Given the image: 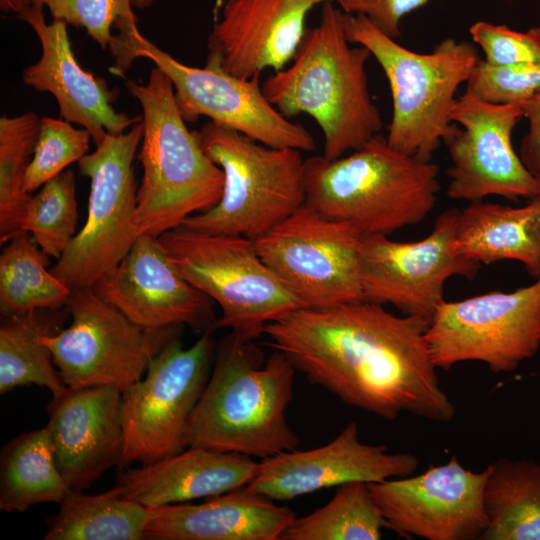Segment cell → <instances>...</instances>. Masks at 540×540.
I'll return each mask as SVG.
<instances>
[{
    "label": "cell",
    "instance_id": "obj_1",
    "mask_svg": "<svg viewBox=\"0 0 540 540\" xmlns=\"http://www.w3.org/2000/svg\"><path fill=\"white\" fill-rule=\"evenodd\" d=\"M428 324L359 300L298 308L269 323L263 335L296 371L347 405L387 420L405 412L446 423L456 407L440 386Z\"/></svg>",
    "mask_w": 540,
    "mask_h": 540
},
{
    "label": "cell",
    "instance_id": "obj_2",
    "mask_svg": "<svg viewBox=\"0 0 540 540\" xmlns=\"http://www.w3.org/2000/svg\"><path fill=\"white\" fill-rule=\"evenodd\" d=\"M295 368L279 351L265 360L254 340L231 332L217 345L211 373L190 415L186 447L267 458L297 449L286 410Z\"/></svg>",
    "mask_w": 540,
    "mask_h": 540
},
{
    "label": "cell",
    "instance_id": "obj_3",
    "mask_svg": "<svg viewBox=\"0 0 540 540\" xmlns=\"http://www.w3.org/2000/svg\"><path fill=\"white\" fill-rule=\"evenodd\" d=\"M344 12L322 3L318 25L306 29L291 64L261 84L268 101L285 117H312L324 136L323 156L335 159L362 147L383 127L368 85L370 52L352 46Z\"/></svg>",
    "mask_w": 540,
    "mask_h": 540
},
{
    "label": "cell",
    "instance_id": "obj_4",
    "mask_svg": "<svg viewBox=\"0 0 540 540\" xmlns=\"http://www.w3.org/2000/svg\"><path fill=\"white\" fill-rule=\"evenodd\" d=\"M306 202L361 235H385L423 221L440 191L439 167L393 148L377 134L335 159L304 161Z\"/></svg>",
    "mask_w": 540,
    "mask_h": 540
},
{
    "label": "cell",
    "instance_id": "obj_5",
    "mask_svg": "<svg viewBox=\"0 0 540 540\" xmlns=\"http://www.w3.org/2000/svg\"><path fill=\"white\" fill-rule=\"evenodd\" d=\"M127 88L143 111L136 223L140 234L159 237L216 206L224 174L188 130L173 84L162 70L155 66L145 83L128 81Z\"/></svg>",
    "mask_w": 540,
    "mask_h": 540
},
{
    "label": "cell",
    "instance_id": "obj_6",
    "mask_svg": "<svg viewBox=\"0 0 540 540\" xmlns=\"http://www.w3.org/2000/svg\"><path fill=\"white\" fill-rule=\"evenodd\" d=\"M352 44L365 47L388 80L393 103L387 141L395 149L431 160L458 130L451 118L459 87L480 59L468 41L445 38L428 53L410 50L382 32L366 16L344 13Z\"/></svg>",
    "mask_w": 540,
    "mask_h": 540
},
{
    "label": "cell",
    "instance_id": "obj_7",
    "mask_svg": "<svg viewBox=\"0 0 540 540\" xmlns=\"http://www.w3.org/2000/svg\"><path fill=\"white\" fill-rule=\"evenodd\" d=\"M194 133L204 153L222 169L224 188L216 206L181 226L256 240L306 202L301 151L265 145L213 121Z\"/></svg>",
    "mask_w": 540,
    "mask_h": 540
},
{
    "label": "cell",
    "instance_id": "obj_8",
    "mask_svg": "<svg viewBox=\"0 0 540 540\" xmlns=\"http://www.w3.org/2000/svg\"><path fill=\"white\" fill-rule=\"evenodd\" d=\"M159 240L179 273L221 308L214 330L255 340L269 323L302 308L250 238L179 226Z\"/></svg>",
    "mask_w": 540,
    "mask_h": 540
},
{
    "label": "cell",
    "instance_id": "obj_9",
    "mask_svg": "<svg viewBox=\"0 0 540 540\" xmlns=\"http://www.w3.org/2000/svg\"><path fill=\"white\" fill-rule=\"evenodd\" d=\"M142 136L141 120L128 132L107 134L78 161L81 173L90 178L87 219L51 269L71 290L91 288L141 235L133 160Z\"/></svg>",
    "mask_w": 540,
    "mask_h": 540
},
{
    "label": "cell",
    "instance_id": "obj_10",
    "mask_svg": "<svg viewBox=\"0 0 540 540\" xmlns=\"http://www.w3.org/2000/svg\"><path fill=\"white\" fill-rule=\"evenodd\" d=\"M207 329L189 348L173 337L144 378L122 394V463H152L186 448L184 433L211 373L216 343Z\"/></svg>",
    "mask_w": 540,
    "mask_h": 540
},
{
    "label": "cell",
    "instance_id": "obj_11",
    "mask_svg": "<svg viewBox=\"0 0 540 540\" xmlns=\"http://www.w3.org/2000/svg\"><path fill=\"white\" fill-rule=\"evenodd\" d=\"M426 340L437 369L479 361L494 373L516 370L540 348V280L510 292L443 300Z\"/></svg>",
    "mask_w": 540,
    "mask_h": 540
},
{
    "label": "cell",
    "instance_id": "obj_12",
    "mask_svg": "<svg viewBox=\"0 0 540 540\" xmlns=\"http://www.w3.org/2000/svg\"><path fill=\"white\" fill-rule=\"evenodd\" d=\"M66 307L70 326L43 335L42 341L71 388L110 386L126 391L179 328L144 330L92 288L72 290Z\"/></svg>",
    "mask_w": 540,
    "mask_h": 540
},
{
    "label": "cell",
    "instance_id": "obj_13",
    "mask_svg": "<svg viewBox=\"0 0 540 540\" xmlns=\"http://www.w3.org/2000/svg\"><path fill=\"white\" fill-rule=\"evenodd\" d=\"M352 225L321 214L307 202L254 240L262 260L305 308L363 300L359 249Z\"/></svg>",
    "mask_w": 540,
    "mask_h": 540
},
{
    "label": "cell",
    "instance_id": "obj_14",
    "mask_svg": "<svg viewBox=\"0 0 540 540\" xmlns=\"http://www.w3.org/2000/svg\"><path fill=\"white\" fill-rule=\"evenodd\" d=\"M126 52L129 64L136 58H147L170 78L185 122L205 116L271 147L301 152L315 149L311 133L268 101L262 91L260 75L242 79L207 66L185 65L154 45L139 30L131 36Z\"/></svg>",
    "mask_w": 540,
    "mask_h": 540
},
{
    "label": "cell",
    "instance_id": "obj_15",
    "mask_svg": "<svg viewBox=\"0 0 540 540\" xmlns=\"http://www.w3.org/2000/svg\"><path fill=\"white\" fill-rule=\"evenodd\" d=\"M459 213L456 208L443 211L432 231L413 242L362 235L359 271L363 300L390 304L404 315L429 322L444 300L445 283L454 276L472 279L480 268L479 263L455 250Z\"/></svg>",
    "mask_w": 540,
    "mask_h": 540
},
{
    "label": "cell",
    "instance_id": "obj_16",
    "mask_svg": "<svg viewBox=\"0 0 540 540\" xmlns=\"http://www.w3.org/2000/svg\"><path fill=\"white\" fill-rule=\"evenodd\" d=\"M451 118L458 130L446 144L449 198L475 202L493 195L509 200L540 195V177L513 147V131L523 119L519 104H493L465 91L457 97Z\"/></svg>",
    "mask_w": 540,
    "mask_h": 540
},
{
    "label": "cell",
    "instance_id": "obj_17",
    "mask_svg": "<svg viewBox=\"0 0 540 540\" xmlns=\"http://www.w3.org/2000/svg\"><path fill=\"white\" fill-rule=\"evenodd\" d=\"M488 466L466 469L453 455L416 476L368 483L388 529L427 540H481L488 526Z\"/></svg>",
    "mask_w": 540,
    "mask_h": 540
},
{
    "label": "cell",
    "instance_id": "obj_18",
    "mask_svg": "<svg viewBox=\"0 0 540 540\" xmlns=\"http://www.w3.org/2000/svg\"><path fill=\"white\" fill-rule=\"evenodd\" d=\"M147 331L213 328V300L177 270L159 237L141 234L122 261L91 287Z\"/></svg>",
    "mask_w": 540,
    "mask_h": 540
},
{
    "label": "cell",
    "instance_id": "obj_19",
    "mask_svg": "<svg viewBox=\"0 0 540 540\" xmlns=\"http://www.w3.org/2000/svg\"><path fill=\"white\" fill-rule=\"evenodd\" d=\"M418 465L412 453H390L385 445L361 442L358 424L351 421L326 445L263 458L245 487L274 501H285L353 481L376 483L406 477Z\"/></svg>",
    "mask_w": 540,
    "mask_h": 540
},
{
    "label": "cell",
    "instance_id": "obj_20",
    "mask_svg": "<svg viewBox=\"0 0 540 540\" xmlns=\"http://www.w3.org/2000/svg\"><path fill=\"white\" fill-rule=\"evenodd\" d=\"M331 0H227L208 37L207 67L250 79L284 69L306 31L308 13Z\"/></svg>",
    "mask_w": 540,
    "mask_h": 540
},
{
    "label": "cell",
    "instance_id": "obj_21",
    "mask_svg": "<svg viewBox=\"0 0 540 540\" xmlns=\"http://www.w3.org/2000/svg\"><path fill=\"white\" fill-rule=\"evenodd\" d=\"M26 22L41 45L39 60L22 72L25 85L54 96L60 117L89 131L95 145L107 134H121L142 120L118 112L113 103L118 89L110 88L106 80L86 71L78 63L71 47L67 23L53 19L45 21L43 7L30 5L17 16Z\"/></svg>",
    "mask_w": 540,
    "mask_h": 540
},
{
    "label": "cell",
    "instance_id": "obj_22",
    "mask_svg": "<svg viewBox=\"0 0 540 540\" xmlns=\"http://www.w3.org/2000/svg\"><path fill=\"white\" fill-rule=\"evenodd\" d=\"M122 394L110 386L68 387L62 395L52 397L45 427L70 490L82 492L122 463Z\"/></svg>",
    "mask_w": 540,
    "mask_h": 540
},
{
    "label": "cell",
    "instance_id": "obj_23",
    "mask_svg": "<svg viewBox=\"0 0 540 540\" xmlns=\"http://www.w3.org/2000/svg\"><path fill=\"white\" fill-rule=\"evenodd\" d=\"M145 539L281 540L296 519L294 511L245 486L188 502L150 506Z\"/></svg>",
    "mask_w": 540,
    "mask_h": 540
},
{
    "label": "cell",
    "instance_id": "obj_24",
    "mask_svg": "<svg viewBox=\"0 0 540 540\" xmlns=\"http://www.w3.org/2000/svg\"><path fill=\"white\" fill-rule=\"evenodd\" d=\"M256 466L241 453L187 447L121 473L113 488L120 497L146 507L184 503L246 486Z\"/></svg>",
    "mask_w": 540,
    "mask_h": 540
},
{
    "label": "cell",
    "instance_id": "obj_25",
    "mask_svg": "<svg viewBox=\"0 0 540 540\" xmlns=\"http://www.w3.org/2000/svg\"><path fill=\"white\" fill-rule=\"evenodd\" d=\"M455 250L483 264L502 260L521 262L535 279L540 277V195L513 207L475 201L460 211Z\"/></svg>",
    "mask_w": 540,
    "mask_h": 540
},
{
    "label": "cell",
    "instance_id": "obj_26",
    "mask_svg": "<svg viewBox=\"0 0 540 540\" xmlns=\"http://www.w3.org/2000/svg\"><path fill=\"white\" fill-rule=\"evenodd\" d=\"M488 468L481 540H540V464L502 457Z\"/></svg>",
    "mask_w": 540,
    "mask_h": 540
},
{
    "label": "cell",
    "instance_id": "obj_27",
    "mask_svg": "<svg viewBox=\"0 0 540 540\" xmlns=\"http://www.w3.org/2000/svg\"><path fill=\"white\" fill-rule=\"evenodd\" d=\"M69 487L57 466L46 427L23 433L2 449L0 509L24 512L41 503H60Z\"/></svg>",
    "mask_w": 540,
    "mask_h": 540
},
{
    "label": "cell",
    "instance_id": "obj_28",
    "mask_svg": "<svg viewBox=\"0 0 540 540\" xmlns=\"http://www.w3.org/2000/svg\"><path fill=\"white\" fill-rule=\"evenodd\" d=\"M59 505L47 521L45 540L145 539L147 507L120 497L114 488L96 495L69 490Z\"/></svg>",
    "mask_w": 540,
    "mask_h": 540
},
{
    "label": "cell",
    "instance_id": "obj_29",
    "mask_svg": "<svg viewBox=\"0 0 540 540\" xmlns=\"http://www.w3.org/2000/svg\"><path fill=\"white\" fill-rule=\"evenodd\" d=\"M44 310L2 317L0 326V393L16 387L37 385L48 389L52 397L68 388L53 366L52 355L42 336L59 328L61 317H49Z\"/></svg>",
    "mask_w": 540,
    "mask_h": 540
},
{
    "label": "cell",
    "instance_id": "obj_30",
    "mask_svg": "<svg viewBox=\"0 0 540 540\" xmlns=\"http://www.w3.org/2000/svg\"><path fill=\"white\" fill-rule=\"evenodd\" d=\"M0 255V313L2 317L37 310H58L72 292L51 270L48 256L29 232L7 242Z\"/></svg>",
    "mask_w": 540,
    "mask_h": 540
},
{
    "label": "cell",
    "instance_id": "obj_31",
    "mask_svg": "<svg viewBox=\"0 0 540 540\" xmlns=\"http://www.w3.org/2000/svg\"><path fill=\"white\" fill-rule=\"evenodd\" d=\"M388 528L368 483L336 487L332 499L314 512L296 518L281 540H379Z\"/></svg>",
    "mask_w": 540,
    "mask_h": 540
},
{
    "label": "cell",
    "instance_id": "obj_32",
    "mask_svg": "<svg viewBox=\"0 0 540 540\" xmlns=\"http://www.w3.org/2000/svg\"><path fill=\"white\" fill-rule=\"evenodd\" d=\"M41 125L34 112L0 118V243L21 232L27 204L32 196L23 190Z\"/></svg>",
    "mask_w": 540,
    "mask_h": 540
},
{
    "label": "cell",
    "instance_id": "obj_33",
    "mask_svg": "<svg viewBox=\"0 0 540 540\" xmlns=\"http://www.w3.org/2000/svg\"><path fill=\"white\" fill-rule=\"evenodd\" d=\"M76 177L64 170L32 195L21 224L47 255L59 259L76 235Z\"/></svg>",
    "mask_w": 540,
    "mask_h": 540
},
{
    "label": "cell",
    "instance_id": "obj_34",
    "mask_svg": "<svg viewBox=\"0 0 540 540\" xmlns=\"http://www.w3.org/2000/svg\"><path fill=\"white\" fill-rule=\"evenodd\" d=\"M46 7L53 19L63 20L87 34L102 49L111 48L114 38L126 41L138 30L131 0H30Z\"/></svg>",
    "mask_w": 540,
    "mask_h": 540
},
{
    "label": "cell",
    "instance_id": "obj_35",
    "mask_svg": "<svg viewBox=\"0 0 540 540\" xmlns=\"http://www.w3.org/2000/svg\"><path fill=\"white\" fill-rule=\"evenodd\" d=\"M91 134L75 128L63 118L42 117L31 162L23 179V190L32 193L78 162L89 149Z\"/></svg>",
    "mask_w": 540,
    "mask_h": 540
},
{
    "label": "cell",
    "instance_id": "obj_36",
    "mask_svg": "<svg viewBox=\"0 0 540 540\" xmlns=\"http://www.w3.org/2000/svg\"><path fill=\"white\" fill-rule=\"evenodd\" d=\"M466 92L493 104H518L540 95V62L493 66L479 59Z\"/></svg>",
    "mask_w": 540,
    "mask_h": 540
},
{
    "label": "cell",
    "instance_id": "obj_37",
    "mask_svg": "<svg viewBox=\"0 0 540 540\" xmlns=\"http://www.w3.org/2000/svg\"><path fill=\"white\" fill-rule=\"evenodd\" d=\"M472 41L493 66H514L540 62V27L517 31L506 25L477 21L469 28Z\"/></svg>",
    "mask_w": 540,
    "mask_h": 540
},
{
    "label": "cell",
    "instance_id": "obj_38",
    "mask_svg": "<svg viewBox=\"0 0 540 540\" xmlns=\"http://www.w3.org/2000/svg\"><path fill=\"white\" fill-rule=\"evenodd\" d=\"M430 0H335L346 14L366 16L393 39L401 37V21Z\"/></svg>",
    "mask_w": 540,
    "mask_h": 540
},
{
    "label": "cell",
    "instance_id": "obj_39",
    "mask_svg": "<svg viewBox=\"0 0 540 540\" xmlns=\"http://www.w3.org/2000/svg\"><path fill=\"white\" fill-rule=\"evenodd\" d=\"M523 111V118L528 122L519 151L525 166L540 177V95L518 103Z\"/></svg>",
    "mask_w": 540,
    "mask_h": 540
},
{
    "label": "cell",
    "instance_id": "obj_40",
    "mask_svg": "<svg viewBox=\"0 0 540 540\" xmlns=\"http://www.w3.org/2000/svg\"><path fill=\"white\" fill-rule=\"evenodd\" d=\"M31 5L30 0H0V9L5 13L22 14Z\"/></svg>",
    "mask_w": 540,
    "mask_h": 540
},
{
    "label": "cell",
    "instance_id": "obj_41",
    "mask_svg": "<svg viewBox=\"0 0 540 540\" xmlns=\"http://www.w3.org/2000/svg\"><path fill=\"white\" fill-rule=\"evenodd\" d=\"M154 0H131L133 7L138 9H145L149 7Z\"/></svg>",
    "mask_w": 540,
    "mask_h": 540
},
{
    "label": "cell",
    "instance_id": "obj_42",
    "mask_svg": "<svg viewBox=\"0 0 540 540\" xmlns=\"http://www.w3.org/2000/svg\"><path fill=\"white\" fill-rule=\"evenodd\" d=\"M506 1H515V0H506Z\"/></svg>",
    "mask_w": 540,
    "mask_h": 540
},
{
    "label": "cell",
    "instance_id": "obj_43",
    "mask_svg": "<svg viewBox=\"0 0 540 540\" xmlns=\"http://www.w3.org/2000/svg\"><path fill=\"white\" fill-rule=\"evenodd\" d=\"M331 2H335V0H331Z\"/></svg>",
    "mask_w": 540,
    "mask_h": 540
},
{
    "label": "cell",
    "instance_id": "obj_44",
    "mask_svg": "<svg viewBox=\"0 0 540 540\" xmlns=\"http://www.w3.org/2000/svg\"><path fill=\"white\" fill-rule=\"evenodd\" d=\"M538 279L540 280V277Z\"/></svg>",
    "mask_w": 540,
    "mask_h": 540
}]
</instances>
